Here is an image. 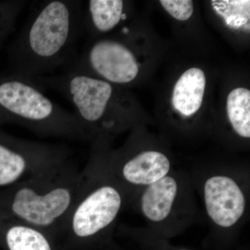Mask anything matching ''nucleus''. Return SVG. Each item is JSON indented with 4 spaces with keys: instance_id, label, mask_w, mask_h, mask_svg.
Segmentation results:
<instances>
[{
    "instance_id": "14",
    "label": "nucleus",
    "mask_w": 250,
    "mask_h": 250,
    "mask_svg": "<svg viewBox=\"0 0 250 250\" xmlns=\"http://www.w3.org/2000/svg\"><path fill=\"white\" fill-rule=\"evenodd\" d=\"M229 121L237 136L242 139L250 138V91L237 88L229 94L227 100Z\"/></svg>"
},
{
    "instance_id": "18",
    "label": "nucleus",
    "mask_w": 250,
    "mask_h": 250,
    "mask_svg": "<svg viewBox=\"0 0 250 250\" xmlns=\"http://www.w3.org/2000/svg\"><path fill=\"white\" fill-rule=\"evenodd\" d=\"M160 3L170 16L178 21H187L193 14V2L190 0H161Z\"/></svg>"
},
{
    "instance_id": "11",
    "label": "nucleus",
    "mask_w": 250,
    "mask_h": 250,
    "mask_svg": "<svg viewBox=\"0 0 250 250\" xmlns=\"http://www.w3.org/2000/svg\"><path fill=\"white\" fill-rule=\"evenodd\" d=\"M54 239L0 209V246L4 250H55Z\"/></svg>"
},
{
    "instance_id": "8",
    "label": "nucleus",
    "mask_w": 250,
    "mask_h": 250,
    "mask_svg": "<svg viewBox=\"0 0 250 250\" xmlns=\"http://www.w3.org/2000/svg\"><path fill=\"white\" fill-rule=\"evenodd\" d=\"M65 146L29 141L0 131V190L70 159Z\"/></svg>"
},
{
    "instance_id": "4",
    "label": "nucleus",
    "mask_w": 250,
    "mask_h": 250,
    "mask_svg": "<svg viewBox=\"0 0 250 250\" xmlns=\"http://www.w3.org/2000/svg\"><path fill=\"white\" fill-rule=\"evenodd\" d=\"M195 192L209 233L204 246L210 250H232L250 217V170L220 167L194 170Z\"/></svg>"
},
{
    "instance_id": "9",
    "label": "nucleus",
    "mask_w": 250,
    "mask_h": 250,
    "mask_svg": "<svg viewBox=\"0 0 250 250\" xmlns=\"http://www.w3.org/2000/svg\"><path fill=\"white\" fill-rule=\"evenodd\" d=\"M106 158L108 168L129 194L131 204L141 190L174 170L170 157L158 149H147L134 152L126 149L110 152L107 149Z\"/></svg>"
},
{
    "instance_id": "5",
    "label": "nucleus",
    "mask_w": 250,
    "mask_h": 250,
    "mask_svg": "<svg viewBox=\"0 0 250 250\" xmlns=\"http://www.w3.org/2000/svg\"><path fill=\"white\" fill-rule=\"evenodd\" d=\"M42 88L16 74L0 77V125H19L41 137L90 140L75 113L51 100Z\"/></svg>"
},
{
    "instance_id": "1",
    "label": "nucleus",
    "mask_w": 250,
    "mask_h": 250,
    "mask_svg": "<svg viewBox=\"0 0 250 250\" xmlns=\"http://www.w3.org/2000/svg\"><path fill=\"white\" fill-rule=\"evenodd\" d=\"M82 7L79 0L36 4L10 46L12 73L33 80L70 65L83 29Z\"/></svg>"
},
{
    "instance_id": "19",
    "label": "nucleus",
    "mask_w": 250,
    "mask_h": 250,
    "mask_svg": "<svg viewBox=\"0 0 250 250\" xmlns=\"http://www.w3.org/2000/svg\"><path fill=\"white\" fill-rule=\"evenodd\" d=\"M236 250H250V248L248 246H245L243 247H240Z\"/></svg>"
},
{
    "instance_id": "17",
    "label": "nucleus",
    "mask_w": 250,
    "mask_h": 250,
    "mask_svg": "<svg viewBox=\"0 0 250 250\" xmlns=\"http://www.w3.org/2000/svg\"><path fill=\"white\" fill-rule=\"evenodd\" d=\"M26 4V1L0 2V45L14 30L18 16Z\"/></svg>"
},
{
    "instance_id": "6",
    "label": "nucleus",
    "mask_w": 250,
    "mask_h": 250,
    "mask_svg": "<svg viewBox=\"0 0 250 250\" xmlns=\"http://www.w3.org/2000/svg\"><path fill=\"white\" fill-rule=\"evenodd\" d=\"M189 172L174 170L136 195L131 208L146 223V228L170 240L202 218Z\"/></svg>"
},
{
    "instance_id": "16",
    "label": "nucleus",
    "mask_w": 250,
    "mask_h": 250,
    "mask_svg": "<svg viewBox=\"0 0 250 250\" xmlns=\"http://www.w3.org/2000/svg\"><path fill=\"white\" fill-rule=\"evenodd\" d=\"M122 234L131 240L142 250H192L186 247L172 244L170 240L158 236L146 228L121 226Z\"/></svg>"
},
{
    "instance_id": "7",
    "label": "nucleus",
    "mask_w": 250,
    "mask_h": 250,
    "mask_svg": "<svg viewBox=\"0 0 250 250\" xmlns=\"http://www.w3.org/2000/svg\"><path fill=\"white\" fill-rule=\"evenodd\" d=\"M41 87L58 92L75 107V115L91 141H106L120 131L122 122L111 113L114 87L109 82L67 67L62 74L33 79Z\"/></svg>"
},
{
    "instance_id": "2",
    "label": "nucleus",
    "mask_w": 250,
    "mask_h": 250,
    "mask_svg": "<svg viewBox=\"0 0 250 250\" xmlns=\"http://www.w3.org/2000/svg\"><path fill=\"white\" fill-rule=\"evenodd\" d=\"M84 182L70 159L0 190V209L55 238L63 234Z\"/></svg>"
},
{
    "instance_id": "3",
    "label": "nucleus",
    "mask_w": 250,
    "mask_h": 250,
    "mask_svg": "<svg viewBox=\"0 0 250 250\" xmlns=\"http://www.w3.org/2000/svg\"><path fill=\"white\" fill-rule=\"evenodd\" d=\"M107 142L95 141L83 169L84 182L63 234L77 244L113 248L112 236L131 199L108 168Z\"/></svg>"
},
{
    "instance_id": "15",
    "label": "nucleus",
    "mask_w": 250,
    "mask_h": 250,
    "mask_svg": "<svg viewBox=\"0 0 250 250\" xmlns=\"http://www.w3.org/2000/svg\"><path fill=\"white\" fill-rule=\"evenodd\" d=\"M215 12L221 16L227 25L231 29L243 27L250 30V1H212Z\"/></svg>"
},
{
    "instance_id": "10",
    "label": "nucleus",
    "mask_w": 250,
    "mask_h": 250,
    "mask_svg": "<svg viewBox=\"0 0 250 250\" xmlns=\"http://www.w3.org/2000/svg\"><path fill=\"white\" fill-rule=\"evenodd\" d=\"M114 84H126L139 74L136 57L124 44L111 39L97 41L67 66Z\"/></svg>"
},
{
    "instance_id": "20",
    "label": "nucleus",
    "mask_w": 250,
    "mask_h": 250,
    "mask_svg": "<svg viewBox=\"0 0 250 250\" xmlns=\"http://www.w3.org/2000/svg\"><path fill=\"white\" fill-rule=\"evenodd\" d=\"M136 250H140V249H139V248H138V249Z\"/></svg>"
},
{
    "instance_id": "12",
    "label": "nucleus",
    "mask_w": 250,
    "mask_h": 250,
    "mask_svg": "<svg viewBox=\"0 0 250 250\" xmlns=\"http://www.w3.org/2000/svg\"><path fill=\"white\" fill-rule=\"evenodd\" d=\"M206 87L205 72L201 69H188L174 85L172 103L176 111L190 117L201 107Z\"/></svg>"
},
{
    "instance_id": "13",
    "label": "nucleus",
    "mask_w": 250,
    "mask_h": 250,
    "mask_svg": "<svg viewBox=\"0 0 250 250\" xmlns=\"http://www.w3.org/2000/svg\"><path fill=\"white\" fill-rule=\"evenodd\" d=\"M122 0H90L83 9V28L92 31L107 33L127 18Z\"/></svg>"
}]
</instances>
